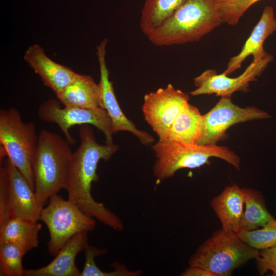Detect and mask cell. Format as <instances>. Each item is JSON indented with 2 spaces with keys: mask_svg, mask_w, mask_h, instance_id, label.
Masks as SVG:
<instances>
[{
  "mask_svg": "<svg viewBox=\"0 0 276 276\" xmlns=\"http://www.w3.org/2000/svg\"><path fill=\"white\" fill-rule=\"evenodd\" d=\"M79 135L80 143L73 152L64 188L67 192L68 199L104 224L122 231L124 226L120 217L103 203L96 201L91 193L92 183L99 179L97 169L99 161H108L119 146L114 143H98L92 128L87 124L80 125Z\"/></svg>",
  "mask_w": 276,
  "mask_h": 276,
  "instance_id": "cell-1",
  "label": "cell"
},
{
  "mask_svg": "<svg viewBox=\"0 0 276 276\" xmlns=\"http://www.w3.org/2000/svg\"><path fill=\"white\" fill-rule=\"evenodd\" d=\"M223 22L215 0H187L147 37L157 46L197 41Z\"/></svg>",
  "mask_w": 276,
  "mask_h": 276,
  "instance_id": "cell-2",
  "label": "cell"
},
{
  "mask_svg": "<svg viewBox=\"0 0 276 276\" xmlns=\"http://www.w3.org/2000/svg\"><path fill=\"white\" fill-rule=\"evenodd\" d=\"M70 144L58 134L42 129L33 161L35 189L43 208L50 198L64 189L72 156Z\"/></svg>",
  "mask_w": 276,
  "mask_h": 276,
  "instance_id": "cell-3",
  "label": "cell"
},
{
  "mask_svg": "<svg viewBox=\"0 0 276 276\" xmlns=\"http://www.w3.org/2000/svg\"><path fill=\"white\" fill-rule=\"evenodd\" d=\"M152 149L156 157L153 173L158 180L171 178L181 169L200 167L208 164L212 157L221 158L240 169L239 157L226 146L187 144L166 138L158 140Z\"/></svg>",
  "mask_w": 276,
  "mask_h": 276,
  "instance_id": "cell-4",
  "label": "cell"
},
{
  "mask_svg": "<svg viewBox=\"0 0 276 276\" xmlns=\"http://www.w3.org/2000/svg\"><path fill=\"white\" fill-rule=\"evenodd\" d=\"M259 254V250L243 241L237 233L221 228L198 247L189 264L206 269L216 276H229L247 261L256 260Z\"/></svg>",
  "mask_w": 276,
  "mask_h": 276,
  "instance_id": "cell-5",
  "label": "cell"
},
{
  "mask_svg": "<svg viewBox=\"0 0 276 276\" xmlns=\"http://www.w3.org/2000/svg\"><path fill=\"white\" fill-rule=\"evenodd\" d=\"M38 136L35 124L23 122L15 108L0 110V144L8 158L20 171L34 191L33 161Z\"/></svg>",
  "mask_w": 276,
  "mask_h": 276,
  "instance_id": "cell-6",
  "label": "cell"
},
{
  "mask_svg": "<svg viewBox=\"0 0 276 276\" xmlns=\"http://www.w3.org/2000/svg\"><path fill=\"white\" fill-rule=\"evenodd\" d=\"M49 200L48 205L41 211L40 220L45 224L49 232V252L56 256L75 235L93 230L96 221L75 203L64 199L57 194L52 196Z\"/></svg>",
  "mask_w": 276,
  "mask_h": 276,
  "instance_id": "cell-7",
  "label": "cell"
},
{
  "mask_svg": "<svg viewBox=\"0 0 276 276\" xmlns=\"http://www.w3.org/2000/svg\"><path fill=\"white\" fill-rule=\"evenodd\" d=\"M60 103L53 99L44 101L39 106L37 114L44 122L56 123L71 145L76 142L70 133V129L75 125L85 124L92 125L101 130L105 135L106 143H113L111 121L104 108H62Z\"/></svg>",
  "mask_w": 276,
  "mask_h": 276,
  "instance_id": "cell-8",
  "label": "cell"
},
{
  "mask_svg": "<svg viewBox=\"0 0 276 276\" xmlns=\"http://www.w3.org/2000/svg\"><path fill=\"white\" fill-rule=\"evenodd\" d=\"M203 117L202 132L196 143L200 145H215L226 139V130L235 124L269 119L271 116L254 106L240 107L232 102L231 96H223Z\"/></svg>",
  "mask_w": 276,
  "mask_h": 276,
  "instance_id": "cell-9",
  "label": "cell"
},
{
  "mask_svg": "<svg viewBox=\"0 0 276 276\" xmlns=\"http://www.w3.org/2000/svg\"><path fill=\"white\" fill-rule=\"evenodd\" d=\"M189 100L188 94L170 83L144 96L142 111L158 140L167 138L173 123Z\"/></svg>",
  "mask_w": 276,
  "mask_h": 276,
  "instance_id": "cell-10",
  "label": "cell"
},
{
  "mask_svg": "<svg viewBox=\"0 0 276 276\" xmlns=\"http://www.w3.org/2000/svg\"><path fill=\"white\" fill-rule=\"evenodd\" d=\"M273 60L272 55L257 61H252L245 71L235 78L223 73L218 74L214 70H207L194 79L196 88L191 91L193 96L215 94L217 96H231L237 91H245L250 82L257 80Z\"/></svg>",
  "mask_w": 276,
  "mask_h": 276,
  "instance_id": "cell-11",
  "label": "cell"
},
{
  "mask_svg": "<svg viewBox=\"0 0 276 276\" xmlns=\"http://www.w3.org/2000/svg\"><path fill=\"white\" fill-rule=\"evenodd\" d=\"M108 40L104 39L97 47V55L100 69L98 84L101 107L104 108L110 119L113 134L119 131H128L137 137L145 145L154 141L148 133L137 129L135 125L124 114L116 98L112 82L109 80V72L106 62V48Z\"/></svg>",
  "mask_w": 276,
  "mask_h": 276,
  "instance_id": "cell-12",
  "label": "cell"
},
{
  "mask_svg": "<svg viewBox=\"0 0 276 276\" xmlns=\"http://www.w3.org/2000/svg\"><path fill=\"white\" fill-rule=\"evenodd\" d=\"M9 206L11 217L32 222L40 220L42 208L26 178L8 158Z\"/></svg>",
  "mask_w": 276,
  "mask_h": 276,
  "instance_id": "cell-13",
  "label": "cell"
},
{
  "mask_svg": "<svg viewBox=\"0 0 276 276\" xmlns=\"http://www.w3.org/2000/svg\"><path fill=\"white\" fill-rule=\"evenodd\" d=\"M276 31V18L273 8L266 6L261 16L254 27L249 36L246 40L240 52L232 57L227 63L226 68L222 73L229 75L239 70L245 59L252 56L253 61L262 59L269 54L264 49L263 44L270 35Z\"/></svg>",
  "mask_w": 276,
  "mask_h": 276,
  "instance_id": "cell-14",
  "label": "cell"
},
{
  "mask_svg": "<svg viewBox=\"0 0 276 276\" xmlns=\"http://www.w3.org/2000/svg\"><path fill=\"white\" fill-rule=\"evenodd\" d=\"M24 59L41 78L45 85L56 95L60 94L75 78L77 73L50 59L38 44L30 46Z\"/></svg>",
  "mask_w": 276,
  "mask_h": 276,
  "instance_id": "cell-15",
  "label": "cell"
},
{
  "mask_svg": "<svg viewBox=\"0 0 276 276\" xmlns=\"http://www.w3.org/2000/svg\"><path fill=\"white\" fill-rule=\"evenodd\" d=\"M88 245L87 232L79 233L61 248L50 263L37 269H25V275L80 276L81 271L76 266V258Z\"/></svg>",
  "mask_w": 276,
  "mask_h": 276,
  "instance_id": "cell-16",
  "label": "cell"
},
{
  "mask_svg": "<svg viewBox=\"0 0 276 276\" xmlns=\"http://www.w3.org/2000/svg\"><path fill=\"white\" fill-rule=\"evenodd\" d=\"M210 205L220 220L222 228L237 233L243 212L242 188L236 184L226 187L211 201Z\"/></svg>",
  "mask_w": 276,
  "mask_h": 276,
  "instance_id": "cell-17",
  "label": "cell"
},
{
  "mask_svg": "<svg viewBox=\"0 0 276 276\" xmlns=\"http://www.w3.org/2000/svg\"><path fill=\"white\" fill-rule=\"evenodd\" d=\"M56 97L64 106L85 109L101 107L98 84L89 75L77 73L73 80Z\"/></svg>",
  "mask_w": 276,
  "mask_h": 276,
  "instance_id": "cell-18",
  "label": "cell"
},
{
  "mask_svg": "<svg viewBox=\"0 0 276 276\" xmlns=\"http://www.w3.org/2000/svg\"><path fill=\"white\" fill-rule=\"evenodd\" d=\"M203 125V115L197 107L188 103L176 118L167 138L181 143L196 144Z\"/></svg>",
  "mask_w": 276,
  "mask_h": 276,
  "instance_id": "cell-19",
  "label": "cell"
},
{
  "mask_svg": "<svg viewBox=\"0 0 276 276\" xmlns=\"http://www.w3.org/2000/svg\"><path fill=\"white\" fill-rule=\"evenodd\" d=\"M41 227L37 222L11 217L0 226V241L14 244L27 252L38 246Z\"/></svg>",
  "mask_w": 276,
  "mask_h": 276,
  "instance_id": "cell-20",
  "label": "cell"
},
{
  "mask_svg": "<svg viewBox=\"0 0 276 276\" xmlns=\"http://www.w3.org/2000/svg\"><path fill=\"white\" fill-rule=\"evenodd\" d=\"M245 210L243 212L240 229L254 230L261 227L273 219L268 211L261 192L252 188H242Z\"/></svg>",
  "mask_w": 276,
  "mask_h": 276,
  "instance_id": "cell-21",
  "label": "cell"
},
{
  "mask_svg": "<svg viewBox=\"0 0 276 276\" xmlns=\"http://www.w3.org/2000/svg\"><path fill=\"white\" fill-rule=\"evenodd\" d=\"M187 0H146L141 11L140 27L147 36L171 16Z\"/></svg>",
  "mask_w": 276,
  "mask_h": 276,
  "instance_id": "cell-22",
  "label": "cell"
},
{
  "mask_svg": "<svg viewBox=\"0 0 276 276\" xmlns=\"http://www.w3.org/2000/svg\"><path fill=\"white\" fill-rule=\"evenodd\" d=\"M84 251L85 260L80 276H137L142 274L141 270H130L125 266L118 263L112 264L114 268L113 271H103L97 266L94 259L96 256L105 254L107 250L88 244Z\"/></svg>",
  "mask_w": 276,
  "mask_h": 276,
  "instance_id": "cell-23",
  "label": "cell"
},
{
  "mask_svg": "<svg viewBox=\"0 0 276 276\" xmlns=\"http://www.w3.org/2000/svg\"><path fill=\"white\" fill-rule=\"evenodd\" d=\"M26 253L14 244L0 241V275H25L22 258Z\"/></svg>",
  "mask_w": 276,
  "mask_h": 276,
  "instance_id": "cell-24",
  "label": "cell"
},
{
  "mask_svg": "<svg viewBox=\"0 0 276 276\" xmlns=\"http://www.w3.org/2000/svg\"><path fill=\"white\" fill-rule=\"evenodd\" d=\"M237 234L247 244L259 250L276 246V219L274 218L261 228L240 230Z\"/></svg>",
  "mask_w": 276,
  "mask_h": 276,
  "instance_id": "cell-25",
  "label": "cell"
},
{
  "mask_svg": "<svg viewBox=\"0 0 276 276\" xmlns=\"http://www.w3.org/2000/svg\"><path fill=\"white\" fill-rule=\"evenodd\" d=\"M260 0H215L223 22L235 26L246 11Z\"/></svg>",
  "mask_w": 276,
  "mask_h": 276,
  "instance_id": "cell-26",
  "label": "cell"
},
{
  "mask_svg": "<svg viewBox=\"0 0 276 276\" xmlns=\"http://www.w3.org/2000/svg\"><path fill=\"white\" fill-rule=\"evenodd\" d=\"M11 218L9 206V176L6 158L1 163L0 167V226Z\"/></svg>",
  "mask_w": 276,
  "mask_h": 276,
  "instance_id": "cell-27",
  "label": "cell"
},
{
  "mask_svg": "<svg viewBox=\"0 0 276 276\" xmlns=\"http://www.w3.org/2000/svg\"><path fill=\"white\" fill-rule=\"evenodd\" d=\"M256 260L260 275L270 271L272 276H276V246L260 250Z\"/></svg>",
  "mask_w": 276,
  "mask_h": 276,
  "instance_id": "cell-28",
  "label": "cell"
},
{
  "mask_svg": "<svg viewBox=\"0 0 276 276\" xmlns=\"http://www.w3.org/2000/svg\"><path fill=\"white\" fill-rule=\"evenodd\" d=\"M182 276H216L212 272L197 266H189L181 274Z\"/></svg>",
  "mask_w": 276,
  "mask_h": 276,
  "instance_id": "cell-29",
  "label": "cell"
}]
</instances>
